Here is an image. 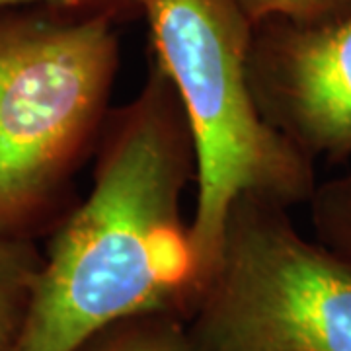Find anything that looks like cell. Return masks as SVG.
I'll use <instances>...</instances> for the list:
<instances>
[{"mask_svg":"<svg viewBox=\"0 0 351 351\" xmlns=\"http://www.w3.org/2000/svg\"><path fill=\"white\" fill-rule=\"evenodd\" d=\"M191 182L188 121L152 63L137 96L106 121L92 189L51 240L12 351H76L137 314L188 320L207 285L182 211Z\"/></svg>","mask_w":351,"mask_h":351,"instance_id":"1","label":"cell"},{"mask_svg":"<svg viewBox=\"0 0 351 351\" xmlns=\"http://www.w3.org/2000/svg\"><path fill=\"white\" fill-rule=\"evenodd\" d=\"M154 64L172 82L195 154L189 242L209 281L230 207L314 195L313 158L260 112L248 73L254 24L237 0H138Z\"/></svg>","mask_w":351,"mask_h":351,"instance_id":"2","label":"cell"},{"mask_svg":"<svg viewBox=\"0 0 351 351\" xmlns=\"http://www.w3.org/2000/svg\"><path fill=\"white\" fill-rule=\"evenodd\" d=\"M254 25L269 20L318 22L351 6V0H237Z\"/></svg>","mask_w":351,"mask_h":351,"instance_id":"9","label":"cell"},{"mask_svg":"<svg viewBox=\"0 0 351 351\" xmlns=\"http://www.w3.org/2000/svg\"><path fill=\"white\" fill-rule=\"evenodd\" d=\"M76 351H199L186 320L172 314H137L112 322Z\"/></svg>","mask_w":351,"mask_h":351,"instance_id":"7","label":"cell"},{"mask_svg":"<svg viewBox=\"0 0 351 351\" xmlns=\"http://www.w3.org/2000/svg\"><path fill=\"white\" fill-rule=\"evenodd\" d=\"M248 73L263 117L308 158L350 156L351 6L254 25Z\"/></svg>","mask_w":351,"mask_h":351,"instance_id":"5","label":"cell"},{"mask_svg":"<svg viewBox=\"0 0 351 351\" xmlns=\"http://www.w3.org/2000/svg\"><path fill=\"white\" fill-rule=\"evenodd\" d=\"M41 263L32 239L0 237V351L18 341Z\"/></svg>","mask_w":351,"mask_h":351,"instance_id":"6","label":"cell"},{"mask_svg":"<svg viewBox=\"0 0 351 351\" xmlns=\"http://www.w3.org/2000/svg\"><path fill=\"white\" fill-rule=\"evenodd\" d=\"M115 14L0 12V237L29 239L100 143L119 66Z\"/></svg>","mask_w":351,"mask_h":351,"instance_id":"3","label":"cell"},{"mask_svg":"<svg viewBox=\"0 0 351 351\" xmlns=\"http://www.w3.org/2000/svg\"><path fill=\"white\" fill-rule=\"evenodd\" d=\"M311 203L320 242L351 263V176L314 189Z\"/></svg>","mask_w":351,"mask_h":351,"instance_id":"8","label":"cell"},{"mask_svg":"<svg viewBox=\"0 0 351 351\" xmlns=\"http://www.w3.org/2000/svg\"><path fill=\"white\" fill-rule=\"evenodd\" d=\"M186 326L199 351H351V263L287 207L240 197Z\"/></svg>","mask_w":351,"mask_h":351,"instance_id":"4","label":"cell"},{"mask_svg":"<svg viewBox=\"0 0 351 351\" xmlns=\"http://www.w3.org/2000/svg\"><path fill=\"white\" fill-rule=\"evenodd\" d=\"M22 6H57L71 10H98L121 16L127 10H138V0H0V12Z\"/></svg>","mask_w":351,"mask_h":351,"instance_id":"10","label":"cell"}]
</instances>
